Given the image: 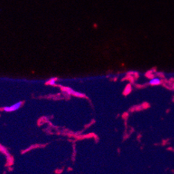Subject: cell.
<instances>
[{
	"instance_id": "cell-1",
	"label": "cell",
	"mask_w": 174,
	"mask_h": 174,
	"mask_svg": "<svg viewBox=\"0 0 174 174\" xmlns=\"http://www.w3.org/2000/svg\"><path fill=\"white\" fill-rule=\"evenodd\" d=\"M22 102H18V103H16L15 104L12 105V106H6L4 107V110L5 112H8L15 111V110H17L20 108V107L22 106Z\"/></svg>"
}]
</instances>
